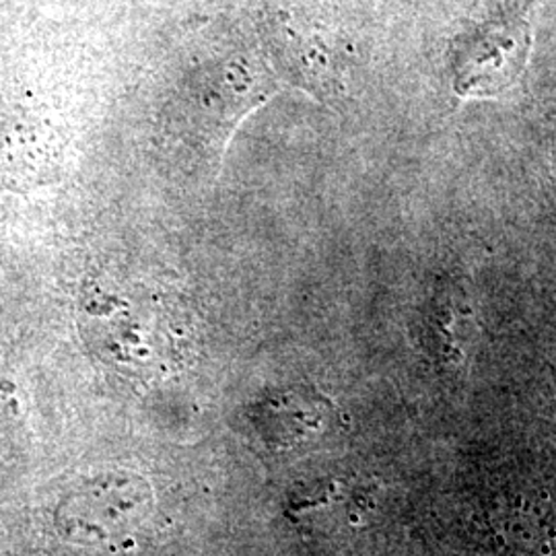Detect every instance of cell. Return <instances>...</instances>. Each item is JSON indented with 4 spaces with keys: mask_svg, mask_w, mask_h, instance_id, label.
Returning <instances> with one entry per match:
<instances>
[{
    "mask_svg": "<svg viewBox=\"0 0 556 556\" xmlns=\"http://www.w3.org/2000/svg\"><path fill=\"white\" fill-rule=\"evenodd\" d=\"M15 402L13 394L7 386H0V447L7 445V439L13 433V422H15Z\"/></svg>",
    "mask_w": 556,
    "mask_h": 556,
    "instance_id": "3957f363",
    "label": "cell"
},
{
    "mask_svg": "<svg viewBox=\"0 0 556 556\" xmlns=\"http://www.w3.org/2000/svg\"><path fill=\"white\" fill-rule=\"evenodd\" d=\"M85 318L93 334H103L105 349L118 353L122 365H149L172 349V309L160 298L140 289V299L128 289L93 287L85 295Z\"/></svg>",
    "mask_w": 556,
    "mask_h": 556,
    "instance_id": "7a4b0ae2",
    "label": "cell"
},
{
    "mask_svg": "<svg viewBox=\"0 0 556 556\" xmlns=\"http://www.w3.org/2000/svg\"><path fill=\"white\" fill-rule=\"evenodd\" d=\"M528 4L501 9L464 36L454 56V87L464 98H497L516 83L530 56Z\"/></svg>",
    "mask_w": 556,
    "mask_h": 556,
    "instance_id": "6da1fadb",
    "label": "cell"
},
{
    "mask_svg": "<svg viewBox=\"0 0 556 556\" xmlns=\"http://www.w3.org/2000/svg\"><path fill=\"white\" fill-rule=\"evenodd\" d=\"M553 169H555V179H556V157H555V167H553Z\"/></svg>",
    "mask_w": 556,
    "mask_h": 556,
    "instance_id": "277c9868",
    "label": "cell"
}]
</instances>
